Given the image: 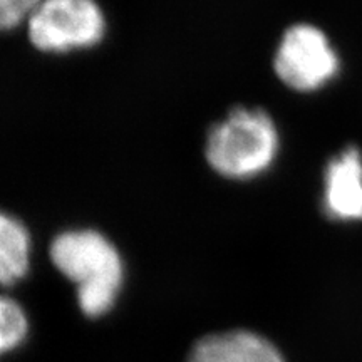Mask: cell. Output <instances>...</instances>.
<instances>
[{"label": "cell", "mask_w": 362, "mask_h": 362, "mask_svg": "<svg viewBox=\"0 0 362 362\" xmlns=\"http://www.w3.org/2000/svg\"><path fill=\"white\" fill-rule=\"evenodd\" d=\"M52 265L76 287L81 312L90 319L116 305L124 282L123 257L115 243L90 228L66 230L49 248Z\"/></svg>", "instance_id": "6da1fadb"}, {"label": "cell", "mask_w": 362, "mask_h": 362, "mask_svg": "<svg viewBox=\"0 0 362 362\" xmlns=\"http://www.w3.org/2000/svg\"><path fill=\"white\" fill-rule=\"evenodd\" d=\"M280 151L272 116L259 107H237L211 126L205 143L208 165L228 180H252L270 170Z\"/></svg>", "instance_id": "7a4b0ae2"}, {"label": "cell", "mask_w": 362, "mask_h": 362, "mask_svg": "<svg viewBox=\"0 0 362 362\" xmlns=\"http://www.w3.org/2000/svg\"><path fill=\"white\" fill-rule=\"evenodd\" d=\"M27 27L35 49L64 54L101 42L106 19L96 0H40Z\"/></svg>", "instance_id": "3957f363"}, {"label": "cell", "mask_w": 362, "mask_h": 362, "mask_svg": "<svg viewBox=\"0 0 362 362\" xmlns=\"http://www.w3.org/2000/svg\"><path fill=\"white\" fill-rule=\"evenodd\" d=\"M274 69L287 88L314 93L337 78L341 59L324 30L312 24H296L280 39Z\"/></svg>", "instance_id": "277c9868"}, {"label": "cell", "mask_w": 362, "mask_h": 362, "mask_svg": "<svg viewBox=\"0 0 362 362\" xmlns=\"http://www.w3.org/2000/svg\"><path fill=\"white\" fill-rule=\"evenodd\" d=\"M322 210L336 221H362V153L344 148L324 171Z\"/></svg>", "instance_id": "5b68a950"}, {"label": "cell", "mask_w": 362, "mask_h": 362, "mask_svg": "<svg viewBox=\"0 0 362 362\" xmlns=\"http://www.w3.org/2000/svg\"><path fill=\"white\" fill-rule=\"evenodd\" d=\"M187 362H285L269 339L252 330H228L202 337Z\"/></svg>", "instance_id": "8992f818"}, {"label": "cell", "mask_w": 362, "mask_h": 362, "mask_svg": "<svg viewBox=\"0 0 362 362\" xmlns=\"http://www.w3.org/2000/svg\"><path fill=\"white\" fill-rule=\"evenodd\" d=\"M33 240L27 226L11 214L0 211V285L17 284L27 275Z\"/></svg>", "instance_id": "52a82bcc"}, {"label": "cell", "mask_w": 362, "mask_h": 362, "mask_svg": "<svg viewBox=\"0 0 362 362\" xmlns=\"http://www.w3.org/2000/svg\"><path fill=\"white\" fill-rule=\"evenodd\" d=\"M29 336V317L19 302L0 296V356L16 351Z\"/></svg>", "instance_id": "ba28073f"}, {"label": "cell", "mask_w": 362, "mask_h": 362, "mask_svg": "<svg viewBox=\"0 0 362 362\" xmlns=\"http://www.w3.org/2000/svg\"><path fill=\"white\" fill-rule=\"evenodd\" d=\"M39 2L40 0H0V33L25 22Z\"/></svg>", "instance_id": "9c48e42d"}]
</instances>
